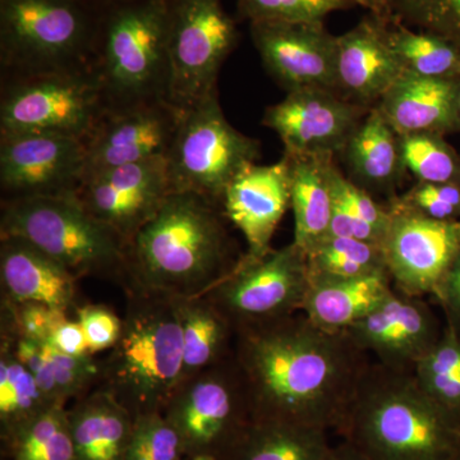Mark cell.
Here are the masks:
<instances>
[{
    "instance_id": "83f0119b",
    "label": "cell",
    "mask_w": 460,
    "mask_h": 460,
    "mask_svg": "<svg viewBox=\"0 0 460 460\" xmlns=\"http://www.w3.org/2000/svg\"><path fill=\"white\" fill-rule=\"evenodd\" d=\"M332 449L325 429L251 420L219 460H328Z\"/></svg>"
},
{
    "instance_id": "f1b7e54d",
    "label": "cell",
    "mask_w": 460,
    "mask_h": 460,
    "mask_svg": "<svg viewBox=\"0 0 460 460\" xmlns=\"http://www.w3.org/2000/svg\"><path fill=\"white\" fill-rule=\"evenodd\" d=\"M174 299L181 326L183 381L230 358L235 332L208 296Z\"/></svg>"
},
{
    "instance_id": "8fae6325",
    "label": "cell",
    "mask_w": 460,
    "mask_h": 460,
    "mask_svg": "<svg viewBox=\"0 0 460 460\" xmlns=\"http://www.w3.org/2000/svg\"><path fill=\"white\" fill-rule=\"evenodd\" d=\"M310 290L305 253L295 242L260 257L241 256L205 296L235 330L302 313Z\"/></svg>"
},
{
    "instance_id": "ee69618b",
    "label": "cell",
    "mask_w": 460,
    "mask_h": 460,
    "mask_svg": "<svg viewBox=\"0 0 460 460\" xmlns=\"http://www.w3.org/2000/svg\"><path fill=\"white\" fill-rule=\"evenodd\" d=\"M432 296L443 310L447 325L460 334V250Z\"/></svg>"
},
{
    "instance_id": "7c38bea8",
    "label": "cell",
    "mask_w": 460,
    "mask_h": 460,
    "mask_svg": "<svg viewBox=\"0 0 460 460\" xmlns=\"http://www.w3.org/2000/svg\"><path fill=\"white\" fill-rule=\"evenodd\" d=\"M164 416L180 434L186 458L222 456L251 420L246 387L233 356L181 381Z\"/></svg>"
},
{
    "instance_id": "52a82bcc",
    "label": "cell",
    "mask_w": 460,
    "mask_h": 460,
    "mask_svg": "<svg viewBox=\"0 0 460 460\" xmlns=\"http://www.w3.org/2000/svg\"><path fill=\"white\" fill-rule=\"evenodd\" d=\"M0 237L25 239L77 279L100 278L126 287V242L75 195L2 201Z\"/></svg>"
},
{
    "instance_id": "6da1fadb",
    "label": "cell",
    "mask_w": 460,
    "mask_h": 460,
    "mask_svg": "<svg viewBox=\"0 0 460 460\" xmlns=\"http://www.w3.org/2000/svg\"><path fill=\"white\" fill-rule=\"evenodd\" d=\"M233 358L251 420L341 432L368 357L304 314L235 330Z\"/></svg>"
},
{
    "instance_id": "cb8c5ba5",
    "label": "cell",
    "mask_w": 460,
    "mask_h": 460,
    "mask_svg": "<svg viewBox=\"0 0 460 460\" xmlns=\"http://www.w3.org/2000/svg\"><path fill=\"white\" fill-rule=\"evenodd\" d=\"M338 156L347 168V177L384 202L399 195L408 175L399 135L376 107L366 114Z\"/></svg>"
},
{
    "instance_id": "484cf974",
    "label": "cell",
    "mask_w": 460,
    "mask_h": 460,
    "mask_svg": "<svg viewBox=\"0 0 460 460\" xmlns=\"http://www.w3.org/2000/svg\"><path fill=\"white\" fill-rule=\"evenodd\" d=\"M289 162L290 208L295 215L293 242L305 251L329 235L334 213L332 169L335 155H292L283 154Z\"/></svg>"
},
{
    "instance_id": "7a4b0ae2",
    "label": "cell",
    "mask_w": 460,
    "mask_h": 460,
    "mask_svg": "<svg viewBox=\"0 0 460 460\" xmlns=\"http://www.w3.org/2000/svg\"><path fill=\"white\" fill-rule=\"evenodd\" d=\"M222 208L172 190L127 246L124 289L171 296H202L237 265Z\"/></svg>"
},
{
    "instance_id": "b9f144b4",
    "label": "cell",
    "mask_w": 460,
    "mask_h": 460,
    "mask_svg": "<svg viewBox=\"0 0 460 460\" xmlns=\"http://www.w3.org/2000/svg\"><path fill=\"white\" fill-rule=\"evenodd\" d=\"M332 187L335 205L344 208L348 213L356 215L359 219L370 223L385 237L390 220V210L386 202L378 201L367 190L353 183L341 171L337 163L332 169Z\"/></svg>"
},
{
    "instance_id": "f35d334b",
    "label": "cell",
    "mask_w": 460,
    "mask_h": 460,
    "mask_svg": "<svg viewBox=\"0 0 460 460\" xmlns=\"http://www.w3.org/2000/svg\"><path fill=\"white\" fill-rule=\"evenodd\" d=\"M386 204L429 219L454 222L460 220V187L416 181Z\"/></svg>"
},
{
    "instance_id": "816d5d0a",
    "label": "cell",
    "mask_w": 460,
    "mask_h": 460,
    "mask_svg": "<svg viewBox=\"0 0 460 460\" xmlns=\"http://www.w3.org/2000/svg\"><path fill=\"white\" fill-rule=\"evenodd\" d=\"M456 124H458V133H460V83L458 95H456Z\"/></svg>"
},
{
    "instance_id": "ffe728a7",
    "label": "cell",
    "mask_w": 460,
    "mask_h": 460,
    "mask_svg": "<svg viewBox=\"0 0 460 460\" xmlns=\"http://www.w3.org/2000/svg\"><path fill=\"white\" fill-rule=\"evenodd\" d=\"M387 22L368 12L337 36L334 91L353 104L372 109L404 71L386 35Z\"/></svg>"
},
{
    "instance_id": "74e56055",
    "label": "cell",
    "mask_w": 460,
    "mask_h": 460,
    "mask_svg": "<svg viewBox=\"0 0 460 460\" xmlns=\"http://www.w3.org/2000/svg\"><path fill=\"white\" fill-rule=\"evenodd\" d=\"M350 7L348 0H237V20L313 22Z\"/></svg>"
},
{
    "instance_id": "1f68e13d",
    "label": "cell",
    "mask_w": 460,
    "mask_h": 460,
    "mask_svg": "<svg viewBox=\"0 0 460 460\" xmlns=\"http://www.w3.org/2000/svg\"><path fill=\"white\" fill-rule=\"evenodd\" d=\"M386 35L405 74L460 80V48L452 41L395 22H387Z\"/></svg>"
},
{
    "instance_id": "f907efd6",
    "label": "cell",
    "mask_w": 460,
    "mask_h": 460,
    "mask_svg": "<svg viewBox=\"0 0 460 460\" xmlns=\"http://www.w3.org/2000/svg\"><path fill=\"white\" fill-rule=\"evenodd\" d=\"M189 460H219V456H214V454L201 453L195 454V456H189Z\"/></svg>"
},
{
    "instance_id": "ab89813d",
    "label": "cell",
    "mask_w": 460,
    "mask_h": 460,
    "mask_svg": "<svg viewBox=\"0 0 460 460\" xmlns=\"http://www.w3.org/2000/svg\"><path fill=\"white\" fill-rule=\"evenodd\" d=\"M69 314L33 302L2 299V334L26 338L48 344L54 329L68 320Z\"/></svg>"
},
{
    "instance_id": "d590c367",
    "label": "cell",
    "mask_w": 460,
    "mask_h": 460,
    "mask_svg": "<svg viewBox=\"0 0 460 460\" xmlns=\"http://www.w3.org/2000/svg\"><path fill=\"white\" fill-rule=\"evenodd\" d=\"M387 22L435 33L460 48V0H376Z\"/></svg>"
},
{
    "instance_id": "ba28073f",
    "label": "cell",
    "mask_w": 460,
    "mask_h": 460,
    "mask_svg": "<svg viewBox=\"0 0 460 460\" xmlns=\"http://www.w3.org/2000/svg\"><path fill=\"white\" fill-rule=\"evenodd\" d=\"M260 156V141L228 122L217 93L181 111L165 160L172 190L196 193L222 208L230 181Z\"/></svg>"
},
{
    "instance_id": "f6af8a7d",
    "label": "cell",
    "mask_w": 460,
    "mask_h": 460,
    "mask_svg": "<svg viewBox=\"0 0 460 460\" xmlns=\"http://www.w3.org/2000/svg\"><path fill=\"white\" fill-rule=\"evenodd\" d=\"M329 234L371 242V243L380 244V246L384 239L383 233L378 232L370 223L359 219L356 215L348 213L347 210L335 204Z\"/></svg>"
},
{
    "instance_id": "4316f807",
    "label": "cell",
    "mask_w": 460,
    "mask_h": 460,
    "mask_svg": "<svg viewBox=\"0 0 460 460\" xmlns=\"http://www.w3.org/2000/svg\"><path fill=\"white\" fill-rule=\"evenodd\" d=\"M394 290L386 271L359 279L314 284L301 314L317 328L341 334L376 310Z\"/></svg>"
},
{
    "instance_id": "e575fe53",
    "label": "cell",
    "mask_w": 460,
    "mask_h": 460,
    "mask_svg": "<svg viewBox=\"0 0 460 460\" xmlns=\"http://www.w3.org/2000/svg\"><path fill=\"white\" fill-rule=\"evenodd\" d=\"M405 171L419 183L460 187V154L438 133L399 136Z\"/></svg>"
},
{
    "instance_id": "7402d4cb",
    "label": "cell",
    "mask_w": 460,
    "mask_h": 460,
    "mask_svg": "<svg viewBox=\"0 0 460 460\" xmlns=\"http://www.w3.org/2000/svg\"><path fill=\"white\" fill-rule=\"evenodd\" d=\"M77 278L25 239L0 237L2 299L33 302L69 314L77 304Z\"/></svg>"
},
{
    "instance_id": "5b68a950",
    "label": "cell",
    "mask_w": 460,
    "mask_h": 460,
    "mask_svg": "<svg viewBox=\"0 0 460 460\" xmlns=\"http://www.w3.org/2000/svg\"><path fill=\"white\" fill-rule=\"evenodd\" d=\"M169 17L171 0H127L100 11L90 72L105 111L168 102Z\"/></svg>"
},
{
    "instance_id": "9a60e30c",
    "label": "cell",
    "mask_w": 460,
    "mask_h": 460,
    "mask_svg": "<svg viewBox=\"0 0 460 460\" xmlns=\"http://www.w3.org/2000/svg\"><path fill=\"white\" fill-rule=\"evenodd\" d=\"M371 109L323 89H301L265 109L262 126L279 136L284 153L338 156Z\"/></svg>"
},
{
    "instance_id": "44dd1931",
    "label": "cell",
    "mask_w": 460,
    "mask_h": 460,
    "mask_svg": "<svg viewBox=\"0 0 460 460\" xmlns=\"http://www.w3.org/2000/svg\"><path fill=\"white\" fill-rule=\"evenodd\" d=\"M290 208L289 162L283 155L270 165L252 164L239 172L222 199L224 217L243 234L246 255L271 250L275 232Z\"/></svg>"
},
{
    "instance_id": "603a6c76",
    "label": "cell",
    "mask_w": 460,
    "mask_h": 460,
    "mask_svg": "<svg viewBox=\"0 0 460 460\" xmlns=\"http://www.w3.org/2000/svg\"><path fill=\"white\" fill-rule=\"evenodd\" d=\"M460 80L402 74L376 108L399 136L458 133L456 95Z\"/></svg>"
},
{
    "instance_id": "bcb514c9",
    "label": "cell",
    "mask_w": 460,
    "mask_h": 460,
    "mask_svg": "<svg viewBox=\"0 0 460 460\" xmlns=\"http://www.w3.org/2000/svg\"><path fill=\"white\" fill-rule=\"evenodd\" d=\"M48 344L58 352L69 354V356H83L90 353L87 339L77 320L63 321L54 329Z\"/></svg>"
},
{
    "instance_id": "f546056e",
    "label": "cell",
    "mask_w": 460,
    "mask_h": 460,
    "mask_svg": "<svg viewBox=\"0 0 460 460\" xmlns=\"http://www.w3.org/2000/svg\"><path fill=\"white\" fill-rule=\"evenodd\" d=\"M305 262L310 286L387 272L380 244L332 234L305 252Z\"/></svg>"
},
{
    "instance_id": "db71d44e",
    "label": "cell",
    "mask_w": 460,
    "mask_h": 460,
    "mask_svg": "<svg viewBox=\"0 0 460 460\" xmlns=\"http://www.w3.org/2000/svg\"><path fill=\"white\" fill-rule=\"evenodd\" d=\"M181 460H184V459H181Z\"/></svg>"
},
{
    "instance_id": "8992f818",
    "label": "cell",
    "mask_w": 460,
    "mask_h": 460,
    "mask_svg": "<svg viewBox=\"0 0 460 460\" xmlns=\"http://www.w3.org/2000/svg\"><path fill=\"white\" fill-rule=\"evenodd\" d=\"M99 17L87 0H0L2 81L90 71Z\"/></svg>"
},
{
    "instance_id": "8d00e7d4",
    "label": "cell",
    "mask_w": 460,
    "mask_h": 460,
    "mask_svg": "<svg viewBox=\"0 0 460 460\" xmlns=\"http://www.w3.org/2000/svg\"><path fill=\"white\" fill-rule=\"evenodd\" d=\"M186 458L183 441L164 413L135 417L126 460H181Z\"/></svg>"
},
{
    "instance_id": "30bf717a",
    "label": "cell",
    "mask_w": 460,
    "mask_h": 460,
    "mask_svg": "<svg viewBox=\"0 0 460 460\" xmlns=\"http://www.w3.org/2000/svg\"><path fill=\"white\" fill-rule=\"evenodd\" d=\"M105 113L90 71L2 81L0 135H54L86 141Z\"/></svg>"
},
{
    "instance_id": "d4e9b609",
    "label": "cell",
    "mask_w": 460,
    "mask_h": 460,
    "mask_svg": "<svg viewBox=\"0 0 460 460\" xmlns=\"http://www.w3.org/2000/svg\"><path fill=\"white\" fill-rule=\"evenodd\" d=\"M66 416L75 460H126L135 419L108 390L77 399Z\"/></svg>"
},
{
    "instance_id": "2e32d148",
    "label": "cell",
    "mask_w": 460,
    "mask_h": 460,
    "mask_svg": "<svg viewBox=\"0 0 460 460\" xmlns=\"http://www.w3.org/2000/svg\"><path fill=\"white\" fill-rule=\"evenodd\" d=\"M172 190L165 156H159L93 175L83 181L75 198L128 246Z\"/></svg>"
},
{
    "instance_id": "836d02e7",
    "label": "cell",
    "mask_w": 460,
    "mask_h": 460,
    "mask_svg": "<svg viewBox=\"0 0 460 460\" xmlns=\"http://www.w3.org/2000/svg\"><path fill=\"white\" fill-rule=\"evenodd\" d=\"M420 386L436 402L460 414V334L445 323L443 334L413 370Z\"/></svg>"
},
{
    "instance_id": "7dc6e473",
    "label": "cell",
    "mask_w": 460,
    "mask_h": 460,
    "mask_svg": "<svg viewBox=\"0 0 460 460\" xmlns=\"http://www.w3.org/2000/svg\"><path fill=\"white\" fill-rule=\"evenodd\" d=\"M328 460H367L353 445L343 440V443L332 447Z\"/></svg>"
},
{
    "instance_id": "f5cc1de1",
    "label": "cell",
    "mask_w": 460,
    "mask_h": 460,
    "mask_svg": "<svg viewBox=\"0 0 460 460\" xmlns=\"http://www.w3.org/2000/svg\"><path fill=\"white\" fill-rule=\"evenodd\" d=\"M454 460H460V456H458V458H456V459H454Z\"/></svg>"
},
{
    "instance_id": "7bdbcfd3",
    "label": "cell",
    "mask_w": 460,
    "mask_h": 460,
    "mask_svg": "<svg viewBox=\"0 0 460 460\" xmlns=\"http://www.w3.org/2000/svg\"><path fill=\"white\" fill-rule=\"evenodd\" d=\"M75 320L87 339L91 354L111 350L120 337L123 317L120 319L105 305L87 304L75 308Z\"/></svg>"
},
{
    "instance_id": "d6986e66",
    "label": "cell",
    "mask_w": 460,
    "mask_h": 460,
    "mask_svg": "<svg viewBox=\"0 0 460 460\" xmlns=\"http://www.w3.org/2000/svg\"><path fill=\"white\" fill-rule=\"evenodd\" d=\"M180 118V111L168 102L105 111L84 141V181L118 166L165 156Z\"/></svg>"
},
{
    "instance_id": "5bb4252c",
    "label": "cell",
    "mask_w": 460,
    "mask_h": 460,
    "mask_svg": "<svg viewBox=\"0 0 460 460\" xmlns=\"http://www.w3.org/2000/svg\"><path fill=\"white\" fill-rule=\"evenodd\" d=\"M389 210L381 248L394 289L405 296H434L459 252L460 220L440 222L392 206Z\"/></svg>"
},
{
    "instance_id": "3957f363",
    "label": "cell",
    "mask_w": 460,
    "mask_h": 460,
    "mask_svg": "<svg viewBox=\"0 0 460 460\" xmlns=\"http://www.w3.org/2000/svg\"><path fill=\"white\" fill-rule=\"evenodd\" d=\"M339 435L367 460H454L460 414L436 402L413 372L370 363Z\"/></svg>"
},
{
    "instance_id": "9c48e42d",
    "label": "cell",
    "mask_w": 460,
    "mask_h": 460,
    "mask_svg": "<svg viewBox=\"0 0 460 460\" xmlns=\"http://www.w3.org/2000/svg\"><path fill=\"white\" fill-rule=\"evenodd\" d=\"M238 39L237 21L222 0H171L168 102L180 113L217 93Z\"/></svg>"
},
{
    "instance_id": "681fc988",
    "label": "cell",
    "mask_w": 460,
    "mask_h": 460,
    "mask_svg": "<svg viewBox=\"0 0 460 460\" xmlns=\"http://www.w3.org/2000/svg\"><path fill=\"white\" fill-rule=\"evenodd\" d=\"M348 2L352 3L353 5L366 8L368 12H372V13L376 12V0H348Z\"/></svg>"
},
{
    "instance_id": "c3c4849f",
    "label": "cell",
    "mask_w": 460,
    "mask_h": 460,
    "mask_svg": "<svg viewBox=\"0 0 460 460\" xmlns=\"http://www.w3.org/2000/svg\"><path fill=\"white\" fill-rule=\"evenodd\" d=\"M93 8L98 11L111 7V5L119 4V3L127 2V0H87Z\"/></svg>"
},
{
    "instance_id": "ac0fdd59",
    "label": "cell",
    "mask_w": 460,
    "mask_h": 460,
    "mask_svg": "<svg viewBox=\"0 0 460 460\" xmlns=\"http://www.w3.org/2000/svg\"><path fill=\"white\" fill-rule=\"evenodd\" d=\"M444 326L423 296L394 292L376 310L344 332L357 349L378 365L413 372L438 343Z\"/></svg>"
},
{
    "instance_id": "277c9868",
    "label": "cell",
    "mask_w": 460,
    "mask_h": 460,
    "mask_svg": "<svg viewBox=\"0 0 460 460\" xmlns=\"http://www.w3.org/2000/svg\"><path fill=\"white\" fill-rule=\"evenodd\" d=\"M126 314L117 343L102 359L100 387L133 419L164 413L183 371L181 326L175 299L127 288Z\"/></svg>"
},
{
    "instance_id": "e0dca14e",
    "label": "cell",
    "mask_w": 460,
    "mask_h": 460,
    "mask_svg": "<svg viewBox=\"0 0 460 460\" xmlns=\"http://www.w3.org/2000/svg\"><path fill=\"white\" fill-rule=\"evenodd\" d=\"M251 39L275 83L287 93L301 89L334 91L337 36L323 21L250 22Z\"/></svg>"
},
{
    "instance_id": "4dcf8cb0",
    "label": "cell",
    "mask_w": 460,
    "mask_h": 460,
    "mask_svg": "<svg viewBox=\"0 0 460 460\" xmlns=\"http://www.w3.org/2000/svg\"><path fill=\"white\" fill-rule=\"evenodd\" d=\"M53 405L14 356L11 341L0 338V438L13 435Z\"/></svg>"
},
{
    "instance_id": "d6a6232c",
    "label": "cell",
    "mask_w": 460,
    "mask_h": 460,
    "mask_svg": "<svg viewBox=\"0 0 460 460\" xmlns=\"http://www.w3.org/2000/svg\"><path fill=\"white\" fill-rule=\"evenodd\" d=\"M5 460H75L66 404H57L2 440Z\"/></svg>"
},
{
    "instance_id": "4fadbf2b",
    "label": "cell",
    "mask_w": 460,
    "mask_h": 460,
    "mask_svg": "<svg viewBox=\"0 0 460 460\" xmlns=\"http://www.w3.org/2000/svg\"><path fill=\"white\" fill-rule=\"evenodd\" d=\"M86 147L54 135H0L2 201L75 195L84 181Z\"/></svg>"
},
{
    "instance_id": "60d3db41",
    "label": "cell",
    "mask_w": 460,
    "mask_h": 460,
    "mask_svg": "<svg viewBox=\"0 0 460 460\" xmlns=\"http://www.w3.org/2000/svg\"><path fill=\"white\" fill-rule=\"evenodd\" d=\"M47 349L60 402L66 404L69 399L77 401L89 394L93 384L100 383L102 359L95 358V354L69 356L58 352L49 344Z\"/></svg>"
}]
</instances>
